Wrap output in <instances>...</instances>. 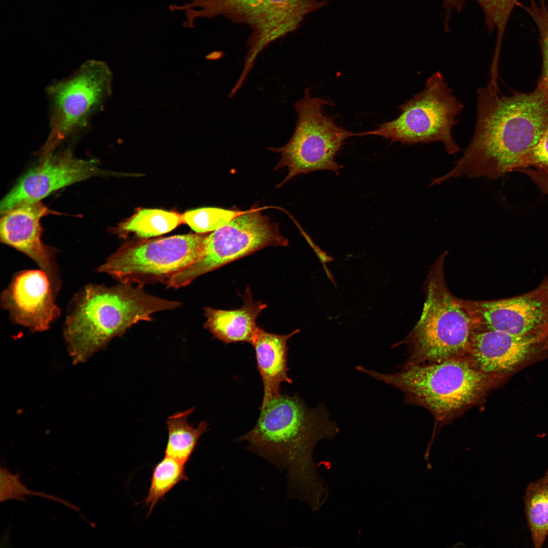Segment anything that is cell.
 <instances>
[{
	"label": "cell",
	"mask_w": 548,
	"mask_h": 548,
	"mask_svg": "<svg viewBox=\"0 0 548 548\" xmlns=\"http://www.w3.org/2000/svg\"><path fill=\"white\" fill-rule=\"evenodd\" d=\"M97 161L78 158L69 150L41 157L38 165L18 181L1 202L3 214L17 206L40 201L51 193L97 175Z\"/></svg>",
	"instance_id": "cell-13"
},
{
	"label": "cell",
	"mask_w": 548,
	"mask_h": 548,
	"mask_svg": "<svg viewBox=\"0 0 548 548\" xmlns=\"http://www.w3.org/2000/svg\"><path fill=\"white\" fill-rule=\"evenodd\" d=\"M260 411L254 427L236 442H247L248 451L286 471L289 496L305 501L313 510L320 508L328 497V488L318 473L313 452L320 441L336 437L338 424L324 403L310 407L297 394H281Z\"/></svg>",
	"instance_id": "cell-2"
},
{
	"label": "cell",
	"mask_w": 548,
	"mask_h": 548,
	"mask_svg": "<svg viewBox=\"0 0 548 548\" xmlns=\"http://www.w3.org/2000/svg\"><path fill=\"white\" fill-rule=\"evenodd\" d=\"M185 464L172 457H164L154 466L144 501L149 507V517L160 500L182 481H187Z\"/></svg>",
	"instance_id": "cell-22"
},
{
	"label": "cell",
	"mask_w": 548,
	"mask_h": 548,
	"mask_svg": "<svg viewBox=\"0 0 548 548\" xmlns=\"http://www.w3.org/2000/svg\"><path fill=\"white\" fill-rule=\"evenodd\" d=\"M245 292L243 305L239 309H204V327L225 344L243 341L251 344L258 329L256 320L267 305L260 301H254L249 288Z\"/></svg>",
	"instance_id": "cell-18"
},
{
	"label": "cell",
	"mask_w": 548,
	"mask_h": 548,
	"mask_svg": "<svg viewBox=\"0 0 548 548\" xmlns=\"http://www.w3.org/2000/svg\"><path fill=\"white\" fill-rule=\"evenodd\" d=\"M325 105L332 106L333 104L312 97L306 88L303 97L294 104L297 121L290 139L281 147L268 148L281 154L275 170L285 167L288 172L277 187L298 175L328 170L337 175L343 167L335 161V156L345 140L357 136V133L338 126L333 117L324 115Z\"/></svg>",
	"instance_id": "cell-7"
},
{
	"label": "cell",
	"mask_w": 548,
	"mask_h": 548,
	"mask_svg": "<svg viewBox=\"0 0 548 548\" xmlns=\"http://www.w3.org/2000/svg\"><path fill=\"white\" fill-rule=\"evenodd\" d=\"M447 4L451 6L459 7L464 0H446ZM479 1V0H478Z\"/></svg>",
	"instance_id": "cell-31"
},
{
	"label": "cell",
	"mask_w": 548,
	"mask_h": 548,
	"mask_svg": "<svg viewBox=\"0 0 548 548\" xmlns=\"http://www.w3.org/2000/svg\"><path fill=\"white\" fill-rule=\"evenodd\" d=\"M463 107L437 72L428 79L422 92L398 107L401 113L397 118L358 136L378 135L407 145L440 142L448 154L454 155L460 149L452 129Z\"/></svg>",
	"instance_id": "cell-8"
},
{
	"label": "cell",
	"mask_w": 548,
	"mask_h": 548,
	"mask_svg": "<svg viewBox=\"0 0 548 548\" xmlns=\"http://www.w3.org/2000/svg\"><path fill=\"white\" fill-rule=\"evenodd\" d=\"M208 233L129 241L111 255L97 270L130 285L166 284L198 259Z\"/></svg>",
	"instance_id": "cell-9"
},
{
	"label": "cell",
	"mask_w": 548,
	"mask_h": 548,
	"mask_svg": "<svg viewBox=\"0 0 548 548\" xmlns=\"http://www.w3.org/2000/svg\"><path fill=\"white\" fill-rule=\"evenodd\" d=\"M357 371L400 390L405 400L422 406L444 422L482 401L504 375L485 373L467 357L428 363H406L389 373L357 365Z\"/></svg>",
	"instance_id": "cell-4"
},
{
	"label": "cell",
	"mask_w": 548,
	"mask_h": 548,
	"mask_svg": "<svg viewBox=\"0 0 548 548\" xmlns=\"http://www.w3.org/2000/svg\"><path fill=\"white\" fill-rule=\"evenodd\" d=\"M524 500L533 544L541 547L548 535V470L541 478L529 484Z\"/></svg>",
	"instance_id": "cell-21"
},
{
	"label": "cell",
	"mask_w": 548,
	"mask_h": 548,
	"mask_svg": "<svg viewBox=\"0 0 548 548\" xmlns=\"http://www.w3.org/2000/svg\"><path fill=\"white\" fill-rule=\"evenodd\" d=\"M528 7L522 5L529 14L537 26L540 34V43L542 55V70L538 81L548 91V8L544 0L537 3L529 0Z\"/></svg>",
	"instance_id": "cell-25"
},
{
	"label": "cell",
	"mask_w": 548,
	"mask_h": 548,
	"mask_svg": "<svg viewBox=\"0 0 548 548\" xmlns=\"http://www.w3.org/2000/svg\"><path fill=\"white\" fill-rule=\"evenodd\" d=\"M473 331L493 330L517 335H537L543 341L548 328V306L540 286L515 297L464 300Z\"/></svg>",
	"instance_id": "cell-12"
},
{
	"label": "cell",
	"mask_w": 548,
	"mask_h": 548,
	"mask_svg": "<svg viewBox=\"0 0 548 548\" xmlns=\"http://www.w3.org/2000/svg\"><path fill=\"white\" fill-rule=\"evenodd\" d=\"M295 222L296 223V222L295 221ZM296 223L298 227L301 234L304 236L307 243L312 247L323 265H326L325 264L327 262H330L332 261L333 260V258L330 256L328 255L325 252L322 251L319 246L316 245L312 241V238L301 228V227L297 224V223Z\"/></svg>",
	"instance_id": "cell-29"
},
{
	"label": "cell",
	"mask_w": 548,
	"mask_h": 548,
	"mask_svg": "<svg viewBox=\"0 0 548 548\" xmlns=\"http://www.w3.org/2000/svg\"><path fill=\"white\" fill-rule=\"evenodd\" d=\"M299 329L285 335L270 333L259 328L251 343L263 386L260 409L269 401L280 395L282 383H292L288 374V341Z\"/></svg>",
	"instance_id": "cell-17"
},
{
	"label": "cell",
	"mask_w": 548,
	"mask_h": 548,
	"mask_svg": "<svg viewBox=\"0 0 548 548\" xmlns=\"http://www.w3.org/2000/svg\"><path fill=\"white\" fill-rule=\"evenodd\" d=\"M527 167L548 169V128L538 143L523 158L517 169Z\"/></svg>",
	"instance_id": "cell-27"
},
{
	"label": "cell",
	"mask_w": 548,
	"mask_h": 548,
	"mask_svg": "<svg viewBox=\"0 0 548 548\" xmlns=\"http://www.w3.org/2000/svg\"><path fill=\"white\" fill-rule=\"evenodd\" d=\"M548 128V91L501 94L497 82L477 89L474 132L462 156L438 180L460 177L495 179L516 171Z\"/></svg>",
	"instance_id": "cell-1"
},
{
	"label": "cell",
	"mask_w": 548,
	"mask_h": 548,
	"mask_svg": "<svg viewBox=\"0 0 548 548\" xmlns=\"http://www.w3.org/2000/svg\"><path fill=\"white\" fill-rule=\"evenodd\" d=\"M517 171L529 176L542 193L548 194V169L527 167Z\"/></svg>",
	"instance_id": "cell-28"
},
{
	"label": "cell",
	"mask_w": 548,
	"mask_h": 548,
	"mask_svg": "<svg viewBox=\"0 0 548 548\" xmlns=\"http://www.w3.org/2000/svg\"><path fill=\"white\" fill-rule=\"evenodd\" d=\"M184 223L182 215L159 209H142L115 228L120 235L133 233L147 238L167 233Z\"/></svg>",
	"instance_id": "cell-20"
},
{
	"label": "cell",
	"mask_w": 548,
	"mask_h": 548,
	"mask_svg": "<svg viewBox=\"0 0 548 548\" xmlns=\"http://www.w3.org/2000/svg\"><path fill=\"white\" fill-rule=\"evenodd\" d=\"M446 253L430 268L421 315L403 340L410 352L407 363H433L468 354L473 326L463 300L454 296L446 283Z\"/></svg>",
	"instance_id": "cell-5"
},
{
	"label": "cell",
	"mask_w": 548,
	"mask_h": 548,
	"mask_svg": "<svg viewBox=\"0 0 548 548\" xmlns=\"http://www.w3.org/2000/svg\"><path fill=\"white\" fill-rule=\"evenodd\" d=\"M540 286L544 292L548 306V278L543 281ZM542 350L548 351V328L543 340Z\"/></svg>",
	"instance_id": "cell-30"
},
{
	"label": "cell",
	"mask_w": 548,
	"mask_h": 548,
	"mask_svg": "<svg viewBox=\"0 0 548 548\" xmlns=\"http://www.w3.org/2000/svg\"><path fill=\"white\" fill-rule=\"evenodd\" d=\"M242 211L207 207L192 210L182 215L184 223L198 233H207L218 229Z\"/></svg>",
	"instance_id": "cell-23"
},
{
	"label": "cell",
	"mask_w": 548,
	"mask_h": 548,
	"mask_svg": "<svg viewBox=\"0 0 548 548\" xmlns=\"http://www.w3.org/2000/svg\"><path fill=\"white\" fill-rule=\"evenodd\" d=\"M519 0H479L489 24L495 26L498 30L497 49H500L501 40L515 6Z\"/></svg>",
	"instance_id": "cell-26"
},
{
	"label": "cell",
	"mask_w": 548,
	"mask_h": 548,
	"mask_svg": "<svg viewBox=\"0 0 548 548\" xmlns=\"http://www.w3.org/2000/svg\"><path fill=\"white\" fill-rule=\"evenodd\" d=\"M59 214L40 201L17 206L2 214L0 224L1 242L32 259L49 277L56 295L61 285L56 250L42 241L41 219Z\"/></svg>",
	"instance_id": "cell-15"
},
{
	"label": "cell",
	"mask_w": 548,
	"mask_h": 548,
	"mask_svg": "<svg viewBox=\"0 0 548 548\" xmlns=\"http://www.w3.org/2000/svg\"><path fill=\"white\" fill-rule=\"evenodd\" d=\"M194 410L192 407L178 412L169 416L166 422L168 436L164 455L184 464L190 460L200 437L209 430L204 421L196 427L189 423L188 417Z\"/></svg>",
	"instance_id": "cell-19"
},
{
	"label": "cell",
	"mask_w": 548,
	"mask_h": 548,
	"mask_svg": "<svg viewBox=\"0 0 548 548\" xmlns=\"http://www.w3.org/2000/svg\"><path fill=\"white\" fill-rule=\"evenodd\" d=\"M111 73L105 63L90 60L47 89L50 132L41 156L54 152L62 140L88 126L110 94Z\"/></svg>",
	"instance_id": "cell-10"
},
{
	"label": "cell",
	"mask_w": 548,
	"mask_h": 548,
	"mask_svg": "<svg viewBox=\"0 0 548 548\" xmlns=\"http://www.w3.org/2000/svg\"><path fill=\"white\" fill-rule=\"evenodd\" d=\"M181 6L184 24L193 27L199 17L222 15L244 23L251 29L244 67L234 88L239 90L252 69L258 55L269 44L295 30L307 14L325 6L327 0H191Z\"/></svg>",
	"instance_id": "cell-6"
},
{
	"label": "cell",
	"mask_w": 548,
	"mask_h": 548,
	"mask_svg": "<svg viewBox=\"0 0 548 548\" xmlns=\"http://www.w3.org/2000/svg\"><path fill=\"white\" fill-rule=\"evenodd\" d=\"M180 305L128 284L86 285L73 298L63 328L73 363L86 362L134 324L151 321L154 313Z\"/></svg>",
	"instance_id": "cell-3"
},
{
	"label": "cell",
	"mask_w": 548,
	"mask_h": 548,
	"mask_svg": "<svg viewBox=\"0 0 548 548\" xmlns=\"http://www.w3.org/2000/svg\"><path fill=\"white\" fill-rule=\"evenodd\" d=\"M19 477L20 474H12L7 468L1 467L0 471V500L1 502L9 500L25 501V496H36L58 502L79 513L80 509L79 507L66 500L52 495L33 491L28 489L25 485L21 482Z\"/></svg>",
	"instance_id": "cell-24"
},
{
	"label": "cell",
	"mask_w": 548,
	"mask_h": 548,
	"mask_svg": "<svg viewBox=\"0 0 548 548\" xmlns=\"http://www.w3.org/2000/svg\"><path fill=\"white\" fill-rule=\"evenodd\" d=\"M288 244L278 224L263 215L261 208L242 211L207 234L198 259L175 275L166 284L167 287L186 286L201 275L259 250Z\"/></svg>",
	"instance_id": "cell-11"
},
{
	"label": "cell",
	"mask_w": 548,
	"mask_h": 548,
	"mask_svg": "<svg viewBox=\"0 0 548 548\" xmlns=\"http://www.w3.org/2000/svg\"><path fill=\"white\" fill-rule=\"evenodd\" d=\"M50 280L42 270L17 273L1 297L2 307L16 324L32 332L48 330L60 315Z\"/></svg>",
	"instance_id": "cell-14"
},
{
	"label": "cell",
	"mask_w": 548,
	"mask_h": 548,
	"mask_svg": "<svg viewBox=\"0 0 548 548\" xmlns=\"http://www.w3.org/2000/svg\"><path fill=\"white\" fill-rule=\"evenodd\" d=\"M542 350L537 335H517L493 330L473 331L467 356L480 370L505 375Z\"/></svg>",
	"instance_id": "cell-16"
}]
</instances>
